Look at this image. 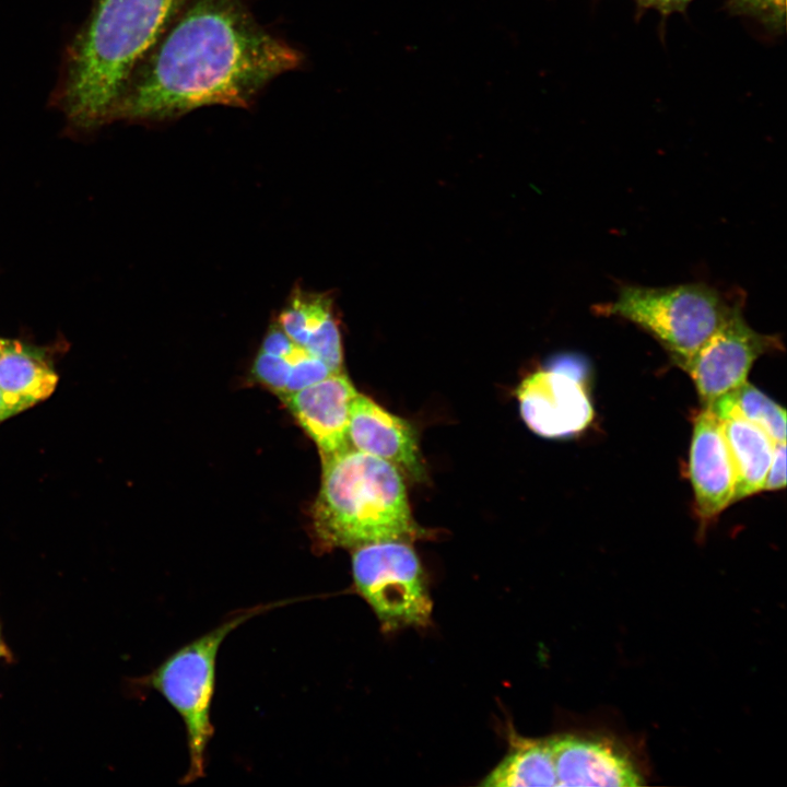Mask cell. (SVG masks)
Here are the masks:
<instances>
[{
	"mask_svg": "<svg viewBox=\"0 0 787 787\" xmlns=\"http://www.w3.org/2000/svg\"><path fill=\"white\" fill-rule=\"evenodd\" d=\"M8 342H9V339L0 338V353L3 351V349L5 348Z\"/></svg>",
	"mask_w": 787,
	"mask_h": 787,
	"instance_id": "obj_27",
	"label": "cell"
},
{
	"mask_svg": "<svg viewBox=\"0 0 787 787\" xmlns=\"http://www.w3.org/2000/svg\"><path fill=\"white\" fill-rule=\"evenodd\" d=\"M331 315L332 299L295 289L279 315V326L295 343L304 345L308 337Z\"/></svg>",
	"mask_w": 787,
	"mask_h": 787,
	"instance_id": "obj_17",
	"label": "cell"
},
{
	"mask_svg": "<svg viewBox=\"0 0 787 787\" xmlns=\"http://www.w3.org/2000/svg\"><path fill=\"white\" fill-rule=\"evenodd\" d=\"M284 357L291 363V373L283 396L298 391L336 374L325 362L312 355L304 346L297 343L292 352Z\"/></svg>",
	"mask_w": 787,
	"mask_h": 787,
	"instance_id": "obj_18",
	"label": "cell"
},
{
	"mask_svg": "<svg viewBox=\"0 0 787 787\" xmlns=\"http://www.w3.org/2000/svg\"><path fill=\"white\" fill-rule=\"evenodd\" d=\"M713 404L733 410L764 430L775 442H786L785 409L748 380Z\"/></svg>",
	"mask_w": 787,
	"mask_h": 787,
	"instance_id": "obj_16",
	"label": "cell"
},
{
	"mask_svg": "<svg viewBox=\"0 0 787 787\" xmlns=\"http://www.w3.org/2000/svg\"><path fill=\"white\" fill-rule=\"evenodd\" d=\"M290 601L286 599L238 611L175 650L142 681L158 692L184 723L189 762L181 784L195 783L205 774L208 745L214 733L211 706L216 658L222 643L249 619Z\"/></svg>",
	"mask_w": 787,
	"mask_h": 787,
	"instance_id": "obj_5",
	"label": "cell"
},
{
	"mask_svg": "<svg viewBox=\"0 0 787 787\" xmlns=\"http://www.w3.org/2000/svg\"><path fill=\"white\" fill-rule=\"evenodd\" d=\"M186 0H98L72 44L62 92L80 127L107 119L130 78Z\"/></svg>",
	"mask_w": 787,
	"mask_h": 787,
	"instance_id": "obj_2",
	"label": "cell"
},
{
	"mask_svg": "<svg viewBox=\"0 0 787 787\" xmlns=\"http://www.w3.org/2000/svg\"><path fill=\"white\" fill-rule=\"evenodd\" d=\"M352 550L354 587L385 632L430 623L433 601L420 559L408 541H380Z\"/></svg>",
	"mask_w": 787,
	"mask_h": 787,
	"instance_id": "obj_6",
	"label": "cell"
},
{
	"mask_svg": "<svg viewBox=\"0 0 787 787\" xmlns=\"http://www.w3.org/2000/svg\"><path fill=\"white\" fill-rule=\"evenodd\" d=\"M689 473L696 510L703 521L716 518L735 502L733 463L721 420L709 406L694 419Z\"/></svg>",
	"mask_w": 787,
	"mask_h": 787,
	"instance_id": "obj_11",
	"label": "cell"
},
{
	"mask_svg": "<svg viewBox=\"0 0 787 787\" xmlns=\"http://www.w3.org/2000/svg\"><path fill=\"white\" fill-rule=\"evenodd\" d=\"M254 377L273 392L282 397L285 393L291 373V363L284 356L258 352L252 364Z\"/></svg>",
	"mask_w": 787,
	"mask_h": 787,
	"instance_id": "obj_20",
	"label": "cell"
},
{
	"mask_svg": "<svg viewBox=\"0 0 787 787\" xmlns=\"http://www.w3.org/2000/svg\"><path fill=\"white\" fill-rule=\"evenodd\" d=\"M12 655L9 650L8 646L3 642L2 635H1V629H0V659H11Z\"/></svg>",
	"mask_w": 787,
	"mask_h": 787,
	"instance_id": "obj_26",
	"label": "cell"
},
{
	"mask_svg": "<svg viewBox=\"0 0 787 787\" xmlns=\"http://www.w3.org/2000/svg\"><path fill=\"white\" fill-rule=\"evenodd\" d=\"M556 786H639L643 775L623 748L604 737L560 735L547 738Z\"/></svg>",
	"mask_w": 787,
	"mask_h": 787,
	"instance_id": "obj_9",
	"label": "cell"
},
{
	"mask_svg": "<svg viewBox=\"0 0 787 787\" xmlns=\"http://www.w3.org/2000/svg\"><path fill=\"white\" fill-rule=\"evenodd\" d=\"M786 486V442H775L773 457L763 490L776 491Z\"/></svg>",
	"mask_w": 787,
	"mask_h": 787,
	"instance_id": "obj_22",
	"label": "cell"
},
{
	"mask_svg": "<svg viewBox=\"0 0 787 787\" xmlns=\"http://www.w3.org/2000/svg\"><path fill=\"white\" fill-rule=\"evenodd\" d=\"M58 375L44 353L9 340L0 353V389L22 411L47 399Z\"/></svg>",
	"mask_w": 787,
	"mask_h": 787,
	"instance_id": "obj_14",
	"label": "cell"
},
{
	"mask_svg": "<svg viewBox=\"0 0 787 787\" xmlns=\"http://www.w3.org/2000/svg\"><path fill=\"white\" fill-rule=\"evenodd\" d=\"M356 395L351 380L340 372L281 399L320 454L327 455L350 446V408Z\"/></svg>",
	"mask_w": 787,
	"mask_h": 787,
	"instance_id": "obj_12",
	"label": "cell"
},
{
	"mask_svg": "<svg viewBox=\"0 0 787 787\" xmlns=\"http://www.w3.org/2000/svg\"><path fill=\"white\" fill-rule=\"evenodd\" d=\"M295 344L296 343L287 337L279 324H273L267 331L260 350L270 354L286 356L292 352Z\"/></svg>",
	"mask_w": 787,
	"mask_h": 787,
	"instance_id": "obj_23",
	"label": "cell"
},
{
	"mask_svg": "<svg viewBox=\"0 0 787 787\" xmlns=\"http://www.w3.org/2000/svg\"><path fill=\"white\" fill-rule=\"evenodd\" d=\"M302 59L240 0H186L132 73L110 119L164 120L204 106L246 107Z\"/></svg>",
	"mask_w": 787,
	"mask_h": 787,
	"instance_id": "obj_1",
	"label": "cell"
},
{
	"mask_svg": "<svg viewBox=\"0 0 787 787\" xmlns=\"http://www.w3.org/2000/svg\"><path fill=\"white\" fill-rule=\"evenodd\" d=\"M585 375L580 360L563 357L526 377L516 393L527 426L548 438L569 437L584 431L594 419Z\"/></svg>",
	"mask_w": 787,
	"mask_h": 787,
	"instance_id": "obj_7",
	"label": "cell"
},
{
	"mask_svg": "<svg viewBox=\"0 0 787 787\" xmlns=\"http://www.w3.org/2000/svg\"><path fill=\"white\" fill-rule=\"evenodd\" d=\"M743 299L705 282L663 287L624 284L613 301L596 305L595 312L636 325L682 367Z\"/></svg>",
	"mask_w": 787,
	"mask_h": 787,
	"instance_id": "obj_4",
	"label": "cell"
},
{
	"mask_svg": "<svg viewBox=\"0 0 787 787\" xmlns=\"http://www.w3.org/2000/svg\"><path fill=\"white\" fill-rule=\"evenodd\" d=\"M312 355L325 362L333 372L343 371L341 334L334 315L328 317L303 345Z\"/></svg>",
	"mask_w": 787,
	"mask_h": 787,
	"instance_id": "obj_19",
	"label": "cell"
},
{
	"mask_svg": "<svg viewBox=\"0 0 787 787\" xmlns=\"http://www.w3.org/2000/svg\"><path fill=\"white\" fill-rule=\"evenodd\" d=\"M641 4L663 13L683 10L692 0H637Z\"/></svg>",
	"mask_w": 787,
	"mask_h": 787,
	"instance_id": "obj_24",
	"label": "cell"
},
{
	"mask_svg": "<svg viewBox=\"0 0 787 787\" xmlns=\"http://www.w3.org/2000/svg\"><path fill=\"white\" fill-rule=\"evenodd\" d=\"M348 439L351 447L392 465L403 478L414 482L426 480L412 424L359 392L350 408Z\"/></svg>",
	"mask_w": 787,
	"mask_h": 787,
	"instance_id": "obj_10",
	"label": "cell"
},
{
	"mask_svg": "<svg viewBox=\"0 0 787 787\" xmlns=\"http://www.w3.org/2000/svg\"><path fill=\"white\" fill-rule=\"evenodd\" d=\"M480 785L484 787L556 786L548 739L517 740Z\"/></svg>",
	"mask_w": 787,
	"mask_h": 787,
	"instance_id": "obj_15",
	"label": "cell"
},
{
	"mask_svg": "<svg viewBox=\"0 0 787 787\" xmlns=\"http://www.w3.org/2000/svg\"><path fill=\"white\" fill-rule=\"evenodd\" d=\"M743 306L737 307L681 367L695 385L703 407L745 383L760 356L783 349L778 336L761 333L745 321Z\"/></svg>",
	"mask_w": 787,
	"mask_h": 787,
	"instance_id": "obj_8",
	"label": "cell"
},
{
	"mask_svg": "<svg viewBox=\"0 0 787 787\" xmlns=\"http://www.w3.org/2000/svg\"><path fill=\"white\" fill-rule=\"evenodd\" d=\"M732 9L759 20L772 31H780L786 22V0H732Z\"/></svg>",
	"mask_w": 787,
	"mask_h": 787,
	"instance_id": "obj_21",
	"label": "cell"
},
{
	"mask_svg": "<svg viewBox=\"0 0 787 787\" xmlns=\"http://www.w3.org/2000/svg\"><path fill=\"white\" fill-rule=\"evenodd\" d=\"M720 418L725 438L736 472L738 500L763 491L775 441L761 427L747 421L731 409L712 404Z\"/></svg>",
	"mask_w": 787,
	"mask_h": 787,
	"instance_id": "obj_13",
	"label": "cell"
},
{
	"mask_svg": "<svg viewBox=\"0 0 787 787\" xmlns=\"http://www.w3.org/2000/svg\"><path fill=\"white\" fill-rule=\"evenodd\" d=\"M20 412L21 410L0 389V423Z\"/></svg>",
	"mask_w": 787,
	"mask_h": 787,
	"instance_id": "obj_25",
	"label": "cell"
},
{
	"mask_svg": "<svg viewBox=\"0 0 787 787\" xmlns=\"http://www.w3.org/2000/svg\"><path fill=\"white\" fill-rule=\"evenodd\" d=\"M321 457L312 516L321 550L427 536L413 519L404 478L392 465L351 446Z\"/></svg>",
	"mask_w": 787,
	"mask_h": 787,
	"instance_id": "obj_3",
	"label": "cell"
}]
</instances>
